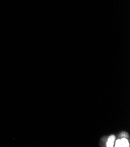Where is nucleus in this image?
I'll return each mask as SVG.
<instances>
[{
  "mask_svg": "<svg viewBox=\"0 0 130 147\" xmlns=\"http://www.w3.org/2000/svg\"><path fill=\"white\" fill-rule=\"evenodd\" d=\"M115 140V136L114 135H112L111 136H110L109 138L108 139V141H107V146L108 147H111L113 146L114 145V141Z\"/></svg>",
  "mask_w": 130,
  "mask_h": 147,
  "instance_id": "obj_1",
  "label": "nucleus"
},
{
  "mask_svg": "<svg viewBox=\"0 0 130 147\" xmlns=\"http://www.w3.org/2000/svg\"><path fill=\"white\" fill-rule=\"evenodd\" d=\"M121 146H124V147L129 146V142L126 138H122L121 140Z\"/></svg>",
  "mask_w": 130,
  "mask_h": 147,
  "instance_id": "obj_2",
  "label": "nucleus"
},
{
  "mask_svg": "<svg viewBox=\"0 0 130 147\" xmlns=\"http://www.w3.org/2000/svg\"><path fill=\"white\" fill-rule=\"evenodd\" d=\"M116 147H120L121 146V140H117L116 142H115V145Z\"/></svg>",
  "mask_w": 130,
  "mask_h": 147,
  "instance_id": "obj_3",
  "label": "nucleus"
}]
</instances>
